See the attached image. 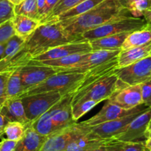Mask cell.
Returning a JSON list of instances; mask_svg holds the SVG:
<instances>
[{
  "instance_id": "1",
  "label": "cell",
  "mask_w": 151,
  "mask_h": 151,
  "mask_svg": "<svg viewBox=\"0 0 151 151\" xmlns=\"http://www.w3.org/2000/svg\"><path fill=\"white\" fill-rule=\"evenodd\" d=\"M80 40H84L82 36L69 33L60 22L41 24L35 32L25 40L2 71L19 69L27 65L35 56L50 49Z\"/></svg>"
},
{
  "instance_id": "2",
  "label": "cell",
  "mask_w": 151,
  "mask_h": 151,
  "mask_svg": "<svg viewBox=\"0 0 151 151\" xmlns=\"http://www.w3.org/2000/svg\"><path fill=\"white\" fill-rule=\"evenodd\" d=\"M130 16L129 11L117 0H105L83 14L58 22L69 33L81 36L111 21Z\"/></svg>"
},
{
  "instance_id": "3",
  "label": "cell",
  "mask_w": 151,
  "mask_h": 151,
  "mask_svg": "<svg viewBox=\"0 0 151 151\" xmlns=\"http://www.w3.org/2000/svg\"><path fill=\"white\" fill-rule=\"evenodd\" d=\"M88 71H61L43 81L35 87L25 90L20 98L28 95L53 92L62 95L75 94L80 89L86 77Z\"/></svg>"
},
{
  "instance_id": "4",
  "label": "cell",
  "mask_w": 151,
  "mask_h": 151,
  "mask_svg": "<svg viewBox=\"0 0 151 151\" xmlns=\"http://www.w3.org/2000/svg\"><path fill=\"white\" fill-rule=\"evenodd\" d=\"M126 86L119 81L114 74H109L78 90L74 94L72 105L86 100H96L100 102L108 100L116 90Z\"/></svg>"
},
{
  "instance_id": "5",
  "label": "cell",
  "mask_w": 151,
  "mask_h": 151,
  "mask_svg": "<svg viewBox=\"0 0 151 151\" xmlns=\"http://www.w3.org/2000/svg\"><path fill=\"white\" fill-rule=\"evenodd\" d=\"M147 23L145 19L132 16H126L107 22L101 26L86 31L81 36L84 40L91 41L108 36L134 32L144 28Z\"/></svg>"
},
{
  "instance_id": "6",
  "label": "cell",
  "mask_w": 151,
  "mask_h": 151,
  "mask_svg": "<svg viewBox=\"0 0 151 151\" xmlns=\"http://www.w3.org/2000/svg\"><path fill=\"white\" fill-rule=\"evenodd\" d=\"M63 95L58 93L47 92L28 95L21 98L25 113L30 124L45 113L59 102Z\"/></svg>"
},
{
  "instance_id": "7",
  "label": "cell",
  "mask_w": 151,
  "mask_h": 151,
  "mask_svg": "<svg viewBox=\"0 0 151 151\" xmlns=\"http://www.w3.org/2000/svg\"><path fill=\"white\" fill-rule=\"evenodd\" d=\"M119 81L127 86L142 84L151 79V56L114 70Z\"/></svg>"
},
{
  "instance_id": "8",
  "label": "cell",
  "mask_w": 151,
  "mask_h": 151,
  "mask_svg": "<svg viewBox=\"0 0 151 151\" xmlns=\"http://www.w3.org/2000/svg\"><path fill=\"white\" fill-rule=\"evenodd\" d=\"M61 71L68 70L64 68L47 66L36 62H29L27 65L19 68V73L24 92L28 89L35 87L47 79L49 77Z\"/></svg>"
},
{
  "instance_id": "9",
  "label": "cell",
  "mask_w": 151,
  "mask_h": 151,
  "mask_svg": "<svg viewBox=\"0 0 151 151\" xmlns=\"http://www.w3.org/2000/svg\"><path fill=\"white\" fill-rule=\"evenodd\" d=\"M84 131L83 125L75 123L47 136L40 151H65L68 145Z\"/></svg>"
},
{
  "instance_id": "10",
  "label": "cell",
  "mask_w": 151,
  "mask_h": 151,
  "mask_svg": "<svg viewBox=\"0 0 151 151\" xmlns=\"http://www.w3.org/2000/svg\"><path fill=\"white\" fill-rule=\"evenodd\" d=\"M148 107L145 105H141L134 109L125 110L107 101V102L105 104V105L100 110V111H99V113L88 119L80 123L88 127H92V126L97 125L101 123L114 121V120L119 119V118H123V117L128 116L132 114L143 112Z\"/></svg>"
},
{
  "instance_id": "11",
  "label": "cell",
  "mask_w": 151,
  "mask_h": 151,
  "mask_svg": "<svg viewBox=\"0 0 151 151\" xmlns=\"http://www.w3.org/2000/svg\"><path fill=\"white\" fill-rule=\"evenodd\" d=\"M141 113L142 112L132 114L114 121L101 123L92 127L86 126L87 132L90 136L97 139H116V137L125 130L128 124Z\"/></svg>"
},
{
  "instance_id": "12",
  "label": "cell",
  "mask_w": 151,
  "mask_h": 151,
  "mask_svg": "<svg viewBox=\"0 0 151 151\" xmlns=\"http://www.w3.org/2000/svg\"><path fill=\"white\" fill-rule=\"evenodd\" d=\"M92 51L89 41L87 40H80L67 44H61L55 47L50 49L42 54L35 56L31 61L41 62V61L53 60L60 59L75 54L86 53Z\"/></svg>"
},
{
  "instance_id": "13",
  "label": "cell",
  "mask_w": 151,
  "mask_h": 151,
  "mask_svg": "<svg viewBox=\"0 0 151 151\" xmlns=\"http://www.w3.org/2000/svg\"><path fill=\"white\" fill-rule=\"evenodd\" d=\"M73 96L74 94L64 95L58 103L50 108L52 121L56 132L76 123L72 118V115Z\"/></svg>"
},
{
  "instance_id": "14",
  "label": "cell",
  "mask_w": 151,
  "mask_h": 151,
  "mask_svg": "<svg viewBox=\"0 0 151 151\" xmlns=\"http://www.w3.org/2000/svg\"><path fill=\"white\" fill-rule=\"evenodd\" d=\"M107 101L125 110L134 109L143 105L141 84L119 89Z\"/></svg>"
},
{
  "instance_id": "15",
  "label": "cell",
  "mask_w": 151,
  "mask_h": 151,
  "mask_svg": "<svg viewBox=\"0 0 151 151\" xmlns=\"http://www.w3.org/2000/svg\"><path fill=\"white\" fill-rule=\"evenodd\" d=\"M150 118L151 108L148 107L134 118L116 139L122 142H136L145 137Z\"/></svg>"
},
{
  "instance_id": "16",
  "label": "cell",
  "mask_w": 151,
  "mask_h": 151,
  "mask_svg": "<svg viewBox=\"0 0 151 151\" xmlns=\"http://www.w3.org/2000/svg\"><path fill=\"white\" fill-rule=\"evenodd\" d=\"M121 49L119 50H92L88 53L86 59L78 64L75 69L86 72L89 70L109 63L117 58Z\"/></svg>"
},
{
  "instance_id": "17",
  "label": "cell",
  "mask_w": 151,
  "mask_h": 151,
  "mask_svg": "<svg viewBox=\"0 0 151 151\" xmlns=\"http://www.w3.org/2000/svg\"><path fill=\"white\" fill-rule=\"evenodd\" d=\"M1 112L9 122L17 121L26 127L30 124V121L27 118L21 98L7 99L1 106Z\"/></svg>"
},
{
  "instance_id": "18",
  "label": "cell",
  "mask_w": 151,
  "mask_h": 151,
  "mask_svg": "<svg viewBox=\"0 0 151 151\" xmlns=\"http://www.w3.org/2000/svg\"><path fill=\"white\" fill-rule=\"evenodd\" d=\"M47 138V136L40 135L29 125L13 151H40Z\"/></svg>"
},
{
  "instance_id": "19",
  "label": "cell",
  "mask_w": 151,
  "mask_h": 151,
  "mask_svg": "<svg viewBox=\"0 0 151 151\" xmlns=\"http://www.w3.org/2000/svg\"><path fill=\"white\" fill-rule=\"evenodd\" d=\"M83 127L84 131L71 142L65 151H91L94 148L101 146L111 140V139H100L92 137L87 132L86 126L83 125Z\"/></svg>"
},
{
  "instance_id": "20",
  "label": "cell",
  "mask_w": 151,
  "mask_h": 151,
  "mask_svg": "<svg viewBox=\"0 0 151 151\" xmlns=\"http://www.w3.org/2000/svg\"><path fill=\"white\" fill-rule=\"evenodd\" d=\"M151 41L144 45L121 50L117 56L118 68H122L150 56Z\"/></svg>"
},
{
  "instance_id": "21",
  "label": "cell",
  "mask_w": 151,
  "mask_h": 151,
  "mask_svg": "<svg viewBox=\"0 0 151 151\" xmlns=\"http://www.w3.org/2000/svg\"><path fill=\"white\" fill-rule=\"evenodd\" d=\"M11 20L16 35L25 40L30 36L41 25L39 20L22 15H14Z\"/></svg>"
},
{
  "instance_id": "22",
  "label": "cell",
  "mask_w": 151,
  "mask_h": 151,
  "mask_svg": "<svg viewBox=\"0 0 151 151\" xmlns=\"http://www.w3.org/2000/svg\"><path fill=\"white\" fill-rule=\"evenodd\" d=\"M150 41H151V25L147 23L144 28L128 34L122 43L121 50H127L132 47L144 45Z\"/></svg>"
},
{
  "instance_id": "23",
  "label": "cell",
  "mask_w": 151,
  "mask_h": 151,
  "mask_svg": "<svg viewBox=\"0 0 151 151\" xmlns=\"http://www.w3.org/2000/svg\"><path fill=\"white\" fill-rule=\"evenodd\" d=\"M130 33L108 36L103 38L88 41L92 50H119L121 49L122 43Z\"/></svg>"
},
{
  "instance_id": "24",
  "label": "cell",
  "mask_w": 151,
  "mask_h": 151,
  "mask_svg": "<svg viewBox=\"0 0 151 151\" xmlns=\"http://www.w3.org/2000/svg\"><path fill=\"white\" fill-rule=\"evenodd\" d=\"M88 53H81V54H75L71 56H66V57L60 58L58 59H53V60H46L41 61V62H36V63L41 64L43 65H47L50 67H56V68H60L66 69L68 71L77 70L75 68L78 66V64L82 62L83 61L86 59ZM80 71V70H79Z\"/></svg>"
},
{
  "instance_id": "25",
  "label": "cell",
  "mask_w": 151,
  "mask_h": 151,
  "mask_svg": "<svg viewBox=\"0 0 151 151\" xmlns=\"http://www.w3.org/2000/svg\"><path fill=\"white\" fill-rule=\"evenodd\" d=\"M105 0H85L75 7H74L73 8L67 10L65 13H62L60 16H58L53 23L60 22V21L65 20V19L76 17L80 15L83 14V13L88 12V10L97 7V5L101 4Z\"/></svg>"
},
{
  "instance_id": "26",
  "label": "cell",
  "mask_w": 151,
  "mask_h": 151,
  "mask_svg": "<svg viewBox=\"0 0 151 151\" xmlns=\"http://www.w3.org/2000/svg\"><path fill=\"white\" fill-rule=\"evenodd\" d=\"M24 41L25 39L14 35L6 42L4 50L0 57V72L2 71L4 66L17 53Z\"/></svg>"
},
{
  "instance_id": "27",
  "label": "cell",
  "mask_w": 151,
  "mask_h": 151,
  "mask_svg": "<svg viewBox=\"0 0 151 151\" xmlns=\"http://www.w3.org/2000/svg\"><path fill=\"white\" fill-rule=\"evenodd\" d=\"M29 125L40 135L49 136L55 133V130L52 121V113L50 109L42 115L32 121Z\"/></svg>"
},
{
  "instance_id": "28",
  "label": "cell",
  "mask_w": 151,
  "mask_h": 151,
  "mask_svg": "<svg viewBox=\"0 0 151 151\" xmlns=\"http://www.w3.org/2000/svg\"><path fill=\"white\" fill-rule=\"evenodd\" d=\"M110 151H148L145 142H122L117 139H111L108 143Z\"/></svg>"
},
{
  "instance_id": "29",
  "label": "cell",
  "mask_w": 151,
  "mask_h": 151,
  "mask_svg": "<svg viewBox=\"0 0 151 151\" xmlns=\"http://www.w3.org/2000/svg\"><path fill=\"white\" fill-rule=\"evenodd\" d=\"M83 1L85 0H59L50 14L44 21H42L41 24L53 23L58 16L73 8Z\"/></svg>"
},
{
  "instance_id": "30",
  "label": "cell",
  "mask_w": 151,
  "mask_h": 151,
  "mask_svg": "<svg viewBox=\"0 0 151 151\" xmlns=\"http://www.w3.org/2000/svg\"><path fill=\"white\" fill-rule=\"evenodd\" d=\"M23 92L24 89L21 81L19 69L14 70L12 71L7 80V99L20 98Z\"/></svg>"
},
{
  "instance_id": "31",
  "label": "cell",
  "mask_w": 151,
  "mask_h": 151,
  "mask_svg": "<svg viewBox=\"0 0 151 151\" xmlns=\"http://www.w3.org/2000/svg\"><path fill=\"white\" fill-rule=\"evenodd\" d=\"M13 11L15 15H22L39 20L37 0H24L19 4L14 5Z\"/></svg>"
},
{
  "instance_id": "32",
  "label": "cell",
  "mask_w": 151,
  "mask_h": 151,
  "mask_svg": "<svg viewBox=\"0 0 151 151\" xmlns=\"http://www.w3.org/2000/svg\"><path fill=\"white\" fill-rule=\"evenodd\" d=\"M99 103L100 102L96 100H86L72 105V115L74 121H78Z\"/></svg>"
},
{
  "instance_id": "33",
  "label": "cell",
  "mask_w": 151,
  "mask_h": 151,
  "mask_svg": "<svg viewBox=\"0 0 151 151\" xmlns=\"http://www.w3.org/2000/svg\"><path fill=\"white\" fill-rule=\"evenodd\" d=\"M27 127L17 121H10L4 128V134L9 140L19 142L23 137Z\"/></svg>"
},
{
  "instance_id": "34",
  "label": "cell",
  "mask_w": 151,
  "mask_h": 151,
  "mask_svg": "<svg viewBox=\"0 0 151 151\" xmlns=\"http://www.w3.org/2000/svg\"><path fill=\"white\" fill-rule=\"evenodd\" d=\"M126 9L132 16L141 18L145 11L151 10V0H134L126 6Z\"/></svg>"
},
{
  "instance_id": "35",
  "label": "cell",
  "mask_w": 151,
  "mask_h": 151,
  "mask_svg": "<svg viewBox=\"0 0 151 151\" xmlns=\"http://www.w3.org/2000/svg\"><path fill=\"white\" fill-rule=\"evenodd\" d=\"M14 5L8 0H0V25L14 16Z\"/></svg>"
},
{
  "instance_id": "36",
  "label": "cell",
  "mask_w": 151,
  "mask_h": 151,
  "mask_svg": "<svg viewBox=\"0 0 151 151\" xmlns=\"http://www.w3.org/2000/svg\"><path fill=\"white\" fill-rule=\"evenodd\" d=\"M16 35L12 20H7L0 25V44H4Z\"/></svg>"
},
{
  "instance_id": "37",
  "label": "cell",
  "mask_w": 151,
  "mask_h": 151,
  "mask_svg": "<svg viewBox=\"0 0 151 151\" xmlns=\"http://www.w3.org/2000/svg\"><path fill=\"white\" fill-rule=\"evenodd\" d=\"M12 71L5 70L0 72V107L7 100V84Z\"/></svg>"
},
{
  "instance_id": "38",
  "label": "cell",
  "mask_w": 151,
  "mask_h": 151,
  "mask_svg": "<svg viewBox=\"0 0 151 151\" xmlns=\"http://www.w3.org/2000/svg\"><path fill=\"white\" fill-rule=\"evenodd\" d=\"M143 105L151 108V79L141 84Z\"/></svg>"
},
{
  "instance_id": "39",
  "label": "cell",
  "mask_w": 151,
  "mask_h": 151,
  "mask_svg": "<svg viewBox=\"0 0 151 151\" xmlns=\"http://www.w3.org/2000/svg\"><path fill=\"white\" fill-rule=\"evenodd\" d=\"M58 1L59 0H45L44 9L40 15V22L44 21L50 14Z\"/></svg>"
},
{
  "instance_id": "40",
  "label": "cell",
  "mask_w": 151,
  "mask_h": 151,
  "mask_svg": "<svg viewBox=\"0 0 151 151\" xmlns=\"http://www.w3.org/2000/svg\"><path fill=\"white\" fill-rule=\"evenodd\" d=\"M16 144H17V142L1 138V144L0 147V151H13L16 147Z\"/></svg>"
},
{
  "instance_id": "41",
  "label": "cell",
  "mask_w": 151,
  "mask_h": 151,
  "mask_svg": "<svg viewBox=\"0 0 151 151\" xmlns=\"http://www.w3.org/2000/svg\"><path fill=\"white\" fill-rule=\"evenodd\" d=\"M1 107H0V138L1 139V138H3V135L4 134V128H5L6 125L9 121H7L5 116L1 113Z\"/></svg>"
},
{
  "instance_id": "42",
  "label": "cell",
  "mask_w": 151,
  "mask_h": 151,
  "mask_svg": "<svg viewBox=\"0 0 151 151\" xmlns=\"http://www.w3.org/2000/svg\"><path fill=\"white\" fill-rule=\"evenodd\" d=\"M44 3H45V0H37V7H38V15H39V20H40V15H41V12H42L43 9H44Z\"/></svg>"
},
{
  "instance_id": "43",
  "label": "cell",
  "mask_w": 151,
  "mask_h": 151,
  "mask_svg": "<svg viewBox=\"0 0 151 151\" xmlns=\"http://www.w3.org/2000/svg\"><path fill=\"white\" fill-rule=\"evenodd\" d=\"M109 142H108L107 143L101 145V146L97 147L94 148V149H93L92 150H91V151H110V150H109V146H108V143H109Z\"/></svg>"
},
{
  "instance_id": "44",
  "label": "cell",
  "mask_w": 151,
  "mask_h": 151,
  "mask_svg": "<svg viewBox=\"0 0 151 151\" xmlns=\"http://www.w3.org/2000/svg\"><path fill=\"white\" fill-rule=\"evenodd\" d=\"M142 16H144V19H145V21L147 22V23L151 25V10H148L145 11L144 13H143Z\"/></svg>"
},
{
  "instance_id": "45",
  "label": "cell",
  "mask_w": 151,
  "mask_h": 151,
  "mask_svg": "<svg viewBox=\"0 0 151 151\" xmlns=\"http://www.w3.org/2000/svg\"><path fill=\"white\" fill-rule=\"evenodd\" d=\"M151 137V118L148 123V125H147V130H146L145 134V140L147 139H150Z\"/></svg>"
},
{
  "instance_id": "46",
  "label": "cell",
  "mask_w": 151,
  "mask_h": 151,
  "mask_svg": "<svg viewBox=\"0 0 151 151\" xmlns=\"http://www.w3.org/2000/svg\"><path fill=\"white\" fill-rule=\"evenodd\" d=\"M117 1H119L123 7H125V8H126V6L128 5L129 3H131V1H134V0H117Z\"/></svg>"
},
{
  "instance_id": "47",
  "label": "cell",
  "mask_w": 151,
  "mask_h": 151,
  "mask_svg": "<svg viewBox=\"0 0 151 151\" xmlns=\"http://www.w3.org/2000/svg\"><path fill=\"white\" fill-rule=\"evenodd\" d=\"M145 147L147 150L151 151V137L150 139H146L145 142Z\"/></svg>"
},
{
  "instance_id": "48",
  "label": "cell",
  "mask_w": 151,
  "mask_h": 151,
  "mask_svg": "<svg viewBox=\"0 0 151 151\" xmlns=\"http://www.w3.org/2000/svg\"><path fill=\"white\" fill-rule=\"evenodd\" d=\"M8 1H10V2H11L13 5H16V4H19L20 2H22V1H24V0H8Z\"/></svg>"
},
{
  "instance_id": "49",
  "label": "cell",
  "mask_w": 151,
  "mask_h": 151,
  "mask_svg": "<svg viewBox=\"0 0 151 151\" xmlns=\"http://www.w3.org/2000/svg\"><path fill=\"white\" fill-rule=\"evenodd\" d=\"M5 44L6 43H4V44H0V57H1V54L3 53V51H4V47H5Z\"/></svg>"
},
{
  "instance_id": "50",
  "label": "cell",
  "mask_w": 151,
  "mask_h": 151,
  "mask_svg": "<svg viewBox=\"0 0 151 151\" xmlns=\"http://www.w3.org/2000/svg\"><path fill=\"white\" fill-rule=\"evenodd\" d=\"M1 141L0 142V147H1Z\"/></svg>"
},
{
  "instance_id": "51",
  "label": "cell",
  "mask_w": 151,
  "mask_h": 151,
  "mask_svg": "<svg viewBox=\"0 0 151 151\" xmlns=\"http://www.w3.org/2000/svg\"><path fill=\"white\" fill-rule=\"evenodd\" d=\"M150 56H151V52H150Z\"/></svg>"
}]
</instances>
